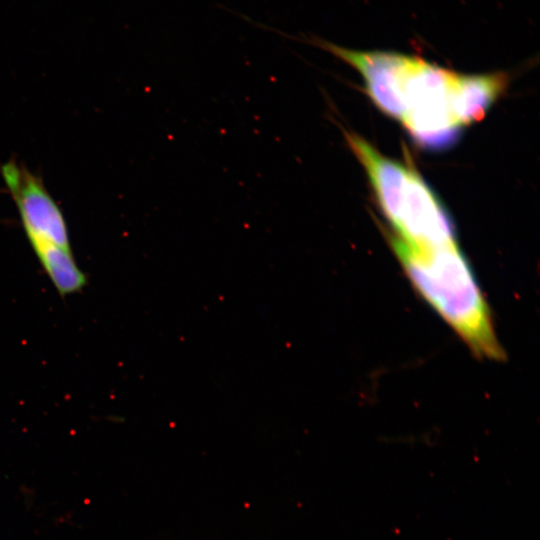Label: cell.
Here are the masks:
<instances>
[{
	"mask_svg": "<svg viewBox=\"0 0 540 540\" xmlns=\"http://www.w3.org/2000/svg\"><path fill=\"white\" fill-rule=\"evenodd\" d=\"M391 247L420 295L458 333L476 356L502 360L490 309L457 244L410 246L388 233Z\"/></svg>",
	"mask_w": 540,
	"mask_h": 540,
	"instance_id": "2",
	"label": "cell"
},
{
	"mask_svg": "<svg viewBox=\"0 0 540 540\" xmlns=\"http://www.w3.org/2000/svg\"><path fill=\"white\" fill-rule=\"evenodd\" d=\"M311 44L356 69L376 106L429 149L452 145L463 126L483 118L507 84L502 72L467 75L413 55L354 50L319 36Z\"/></svg>",
	"mask_w": 540,
	"mask_h": 540,
	"instance_id": "1",
	"label": "cell"
},
{
	"mask_svg": "<svg viewBox=\"0 0 540 540\" xmlns=\"http://www.w3.org/2000/svg\"><path fill=\"white\" fill-rule=\"evenodd\" d=\"M1 174L36 256L49 249H71L64 216L42 181L15 160L5 162Z\"/></svg>",
	"mask_w": 540,
	"mask_h": 540,
	"instance_id": "4",
	"label": "cell"
},
{
	"mask_svg": "<svg viewBox=\"0 0 540 540\" xmlns=\"http://www.w3.org/2000/svg\"><path fill=\"white\" fill-rule=\"evenodd\" d=\"M343 132L394 229L392 234L418 248L456 245L448 214L419 173L410 165L384 156L357 134Z\"/></svg>",
	"mask_w": 540,
	"mask_h": 540,
	"instance_id": "3",
	"label": "cell"
}]
</instances>
